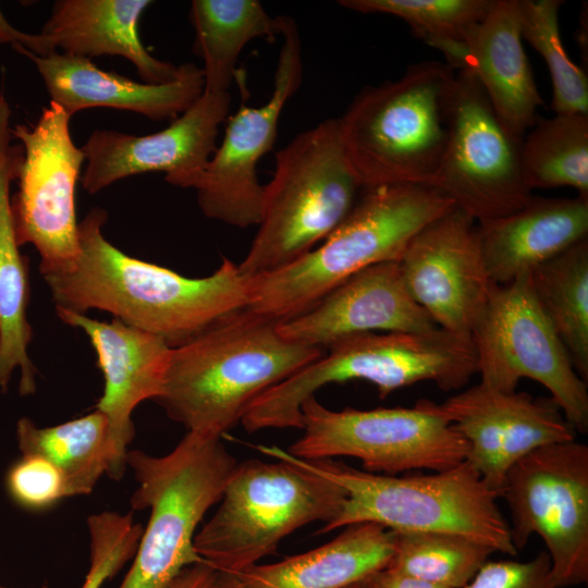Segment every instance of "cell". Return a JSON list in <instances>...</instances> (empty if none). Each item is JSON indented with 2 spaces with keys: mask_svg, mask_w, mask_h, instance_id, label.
Masks as SVG:
<instances>
[{
  "mask_svg": "<svg viewBox=\"0 0 588 588\" xmlns=\"http://www.w3.org/2000/svg\"><path fill=\"white\" fill-rule=\"evenodd\" d=\"M331 541L270 564L235 574L245 588H348L385 569L394 532L376 523L342 528Z\"/></svg>",
  "mask_w": 588,
  "mask_h": 588,
  "instance_id": "cell-25",
  "label": "cell"
},
{
  "mask_svg": "<svg viewBox=\"0 0 588 588\" xmlns=\"http://www.w3.org/2000/svg\"><path fill=\"white\" fill-rule=\"evenodd\" d=\"M16 439L22 454L41 455L61 470L69 497L89 494L109 471V425L98 409L51 427H38L22 417L16 422Z\"/></svg>",
  "mask_w": 588,
  "mask_h": 588,
  "instance_id": "cell-27",
  "label": "cell"
},
{
  "mask_svg": "<svg viewBox=\"0 0 588 588\" xmlns=\"http://www.w3.org/2000/svg\"><path fill=\"white\" fill-rule=\"evenodd\" d=\"M480 383L516 391L522 378L542 384L576 432L588 431L587 382L576 372L534 295L529 272L493 284L470 335Z\"/></svg>",
  "mask_w": 588,
  "mask_h": 588,
  "instance_id": "cell-10",
  "label": "cell"
},
{
  "mask_svg": "<svg viewBox=\"0 0 588 588\" xmlns=\"http://www.w3.org/2000/svg\"><path fill=\"white\" fill-rule=\"evenodd\" d=\"M371 588H448L385 568L369 578Z\"/></svg>",
  "mask_w": 588,
  "mask_h": 588,
  "instance_id": "cell-37",
  "label": "cell"
},
{
  "mask_svg": "<svg viewBox=\"0 0 588 588\" xmlns=\"http://www.w3.org/2000/svg\"><path fill=\"white\" fill-rule=\"evenodd\" d=\"M301 412L303 434L286 450L298 458L351 456L364 470L382 475L441 471L466 460V440L430 400L413 407L332 411L311 396Z\"/></svg>",
  "mask_w": 588,
  "mask_h": 588,
  "instance_id": "cell-9",
  "label": "cell"
},
{
  "mask_svg": "<svg viewBox=\"0 0 588 588\" xmlns=\"http://www.w3.org/2000/svg\"><path fill=\"white\" fill-rule=\"evenodd\" d=\"M455 77L446 63L424 61L356 95L338 120L364 188L433 184L449 139Z\"/></svg>",
  "mask_w": 588,
  "mask_h": 588,
  "instance_id": "cell-5",
  "label": "cell"
},
{
  "mask_svg": "<svg viewBox=\"0 0 588 588\" xmlns=\"http://www.w3.org/2000/svg\"><path fill=\"white\" fill-rule=\"evenodd\" d=\"M71 115L49 102L33 125L10 127L23 156L11 196L15 236L40 256L39 271L60 268L78 255L75 192L85 156L70 133Z\"/></svg>",
  "mask_w": 588,
  "mask_h": 588,
  "instance_id": "cell-13",
  "label": "cell"
},
{
  "mask_svg": "<svg viewBox=\"0 0 588 588\" xmlns=\"http://www.w3.org/2000/svg\"><path fill=\"white\" fill-rule=\"evenodd\" d=\"M236 464L219 437L189 431L166 455L127 452L126 466L138 483L131 506L150 514L119 588H167L183 569L204 562L194 548L197 528Z\"/></svg>",
  "mask_w": 588,
  "mask_h": 588,
  "instance_id": "cell-7",
  "label": "cell"
},
{
  "mask_svg": "<svg viewBox=\"0 0 588 588\" xmlns=\"http://www.w3.org/2000/svg\"><path fill=\"white\" fill-rule=\"evenodd\" d=\"M493 0H341L345 9L380 13L404 21L429 46L462 40L473 25L481 21Z\"/></svg>",
  "mask_w": 588,
  "mask_h": 588,
  "instance_id": "cell-32",
  "label": "cell"
},
{
  "mask_svg": "<svg viewBox=\"0 0 588 588\" xmlns=\"http://www.w3.org/2000/svg\"><path fill=\"white\" fill-rule=\"evenodd\" d=\"M108 215L91 209L78 222V255L40 272L56 308L107 311L123 323L177 346L246 308L249 278L222 258L211 274L188 278L124 254L103 235Z\"/></svg>",
  "mask_w": 588,
  "mask_h": 588,
  "instance_id": "cell-1",
  "label": "cell"
},
{
  "mask_svg": "<svg viewBox=\"0 0 588 588\" xmlns=\"http://www.w3.org/2000/svg\"><path fill=\"white\" fill-rule=\"evenodd\" d=\"M278 322L244 308L172 347L156 402L187 431L221 438L257 396L324 354L284 339Z\"/></svg>",
  "mask_w": 588,
  "mask_h": 588,
  "instance_id": "cell-2",
  "label": "cell"
},
{
  "mask_svg": "<svg viewBox=\"0 0 588 588\" xmlns=\"http://www.w3.org/2000/svg\"><path fill=\"white\" fill-rule=\"evenodd\" d=\"M4 482L13 502L28 511L46 510L69 497L61 470L37 454H22L8 469Z\"/></svg>",
  "mask_w": 588,
  "mask_h": 588,
  "instance_id": "cell-34",
  "label": "cell"
},
{
  "mask_svg": "<svg viewBox=\"0 0 588 588\" xmlns=\"http://www.w3.org/2000/svg\"><path fill=\"white\" fill-rule=\"evenodd\" d=\"M348 588H371L370 587V584H369V579L367 580H364V581H360V583H357Z\"/></svg>",
  "mask_w": 588,
  "mask_h": 588,
  "instance_id": "cell-40",
  "label": "cell"
},
{
  "mask_svg": "<svg viewBox=\"0 0 588 588\" xmlns=\"http://www.w3.org/2000/svg\"><path fill=\"white\" fill-rule=\"evenodd\" d=\"M363 188L347 157L338 118L297 134L275 152L258 231L240 271L253 278L310 252L346 218Z\"/></svg>",
  "mask_w": 588,
  "mask_h": 588,
  "instance_id": "cell-6",
  "label": "cell"
},
{
  "mask_svg": "<svg viewBox=\"0 0 588 588\" xmlns=\"http://www.w3.org/2000/svg\"><path fill=\"white\" fill-rule=\"evenodd\" d=\"M399 265L408 293L434 324L471 339L494 284L477 222L454 206L412 238Z\"/></svg>",
  "mask_w": 588,
  "mask_h": 588,
  "instance_id": "cell-15",
  "label": "cell"
},
{
  "mask_svg": "<svg viewBox=\"0 0 588 588\" xmlns=\"http://www.w3.org/2000/svg\"><path fill=\"white\" fill-rule=\"evenodd\" d=\"M236 464L215 514L194 539L216 572L238 574L273 553L298 528L331 522L346 499L332 480L284 458Z\"/></svg>",
  "mask_w": 588,
  "mask_h": 588,
  "instance_id": "cell-8",
  "label": "cell"
},
{
  "mask_svg": "<svg viewBox=\"0 0 588 588\" xmlns=\"http://www.w3.org/2000/svg\"><path fill=\"white\" fill-rule=\"evenodd\" d=\"M12 47L34 63L50 101L71 117L103 107L136 112L156 121L173 120L204 93L203 70L194 63H183L180 76L172 82L150 84L103 71L87 58L60 51L41 57L20 45Z\"/></svg>",
  "mask_w": 588,
  "mask_h": 588,
  "instance_id": "cell-20",
  "label": "cell"
},
{
  "mask_svg": "<svg viewBox=\"0 0 588 588\" xmlns=\"http://www.w3.org/2000/svg\"><path fill=\"white\" fill-rule=\"evenodd\" d=\"M518 551L530 536L544 542L556 588L588 581V445L575 440L541 446L507 471L500 493Z\"/></svg>",
  "mask_w": 588,
  "mask_h": 588,
  "instance_id": "cell-11",
  "label": "cell"
},
{
  "mask_svg": "<svg viewBox=\"0 0 588 588\" xmlns=\"http://www.w3.org/2000/svg\"><path fill=\"white\" fill-rule=\"evenodd\" d=\"M0 588H7V587H3V586L0 585ZM42 588H47V587L45 586V587H42Z\"/></svg>",
  "mask_w": 588,
  "mask_h": 588,
  "instance_id": "cell-41",
  "label": "cell"
},
{
  "mask_svg": "<svg viewBox=\"0 0 588 588\" xmlns=\"http://www.w3.org/2000/svg\"><path fill=\"white\" fill-rule=\"evenodd\" d=\"M230 103V93L204 91L160 132L139 136L95 130L81 147L86 161L83 187L96 194L132 175L163 172L168 183L194 188L217 148Z\"/></svg>",
  "mask_w": 588,
  "mask_h": 588,
  "instance_id": "cell-16",
  "label": "cell"
},
{
  "mask_svg": "<svg viewBox=\"0 0 588 588\" xmlns=\"http://www.w3.org/2000/svg\"><path fill=\"white\" fill-rule=\"evenodd\" d=\"M491 281L504 285L588 238V198L531 196L518 210L477 222Z\"/></svg>",
  "mask_w": 588,
  "mask_h": 588,
  "instance_id": "cell-21",
  "label": "cell"
},
{
  "mask_svg": "<svg viewBox=\"0 0 588 588\" xmlns=\"http://www.w3.org/2000/svg\"><path fill=\"white\" fill-rule=\"evenodd\" d=\"M56 310L64 323L84 331L95 350L105 378L96 409L109 425L111 463L107 475L120 480L135 434L132 414L142 402L160 395L172 347L163 339L114 318L106 322L82 313Z\"/></svg>",
  "mask_w": 588,
  "mask_h": 588,
  "instance_id": "cell-18",
  "label": "cell"
},
{
  "mask_svg": "<svg viewBox=\"0 0 588 588\" xmlns=\"http://www.w3.org/2000/svg\"><path fill=\"white\" fill-rule=\"evenodd\" d=\"M437 408L466 440L465 461L499 497L509 469L517 461L541 446L577 436L551 399L502 392L480 382L437 404Z\"/></svg>",
  "mask_w": 588,
  "mask_h": 588,
  "instance_id": "cell-17",
  "label": "cell"
},
{
  "mask_svg": "<svg viewBox=\"0 0 588 588\" xmlns=\"http://www.w3.org/2000/svg\"><path fill=\"white\" fill-rule=\"evenodd\" d=\"M455 205L426 184L365 187L341 224L297 260L249 278V309L283 321L317 304L351 275L399 261L412 238Z\"/></svg>",
  "mask_w": 588,
  "mask_h": 588,
  "instance_id": "cell-3",
  "label": "cell"
},
{
  "mask_svg": "<svg viewBox=\"0 0 588 588\" xmlns=\"http://www.w3.org/2000/svg\"><path fill=\"white\" fill-rule=\"evenodd\" d=\"M10 108L0 95V390L5 392L13 372L20 370L19 392L36 391V368L28 355L33 338L27 319L28 260L17 243L11 211L10 186L16 180L23 150L11 145Z\"/></svg>",
  "mask_w": 588,
  "mask_h": 588,
  "instance_id": "cell-24",
  "label": "cell"
},
{
  "mask_svg": "<svg viewBox=\"0 0 588 588\" xmlns=\"http://www.w3.org/2000/svg\"><path fill=\"white\" fill-rule=\"evenodd\" d=\"M271 457H284L332 480L346 493L339 514L323 524L327 534L359 523H376L395 532H443L466 537L494 552L516 555L499 494L463 461L433 474L382 475L332 460H303L286 450L258 445Z\"/></svg>",
  "mask_w": 588,
  "mask_h": 588,
  "instance_id": "cell-4",
  "label": "cell"
},
{
  "mask_svg": "<svg viewBox=\"0 0 588 588\" xmlns=\"http://www.w3.org/2000/svg\"><path fill=\"white\" fill-rule=\"evenodd\" d=\"M525 135L520 167L526 186H567L588 198V115L537 118Z\"/></svg>",
  "mask_w": 588,
  "mask_h": 588,
  "instance_id": "cell-29",
  "label": "cell"
},
{
  "mask_svg": "<svg viewBox=\"0 0 588 588\" xmlns=\"http://www.w3.org/2000/svg\"><path fill=\"white\" fill-rule=\"evenodd\" d=\"M189 20L193 50L204 62L206 93H229L244 47L281 34L280 16H270L257 0H193Z\"/></svg>",
  "mask_w": 588,
  "mask_h": 588,
  "instance_id": "cell-26",
  "label": "cell"
},
{
  "mask_svg": "<svg viewBox=\"0 0 588 588\" xmlns=\"http://www.w3.org/2000/svg\"><path fill=\"white\" fill-rule=\"evenodd\" d=\"M464 588H556L546 550L526 562L488 560Z\"/></svg>",
  "mask_w": 588,
  "mask_h": 588,
  "instance_id": "cell-35",
  "label": "cell"
},
{
  "mask_svg": "<svg viewBox=\"0 0 588 588\" xmlns=\"http://www.w3.org/2000/svg\"><path fill=\"white\" fill-rule=\"evenodd\" d=\"M0 44L20 45L36 56H45L39 34H29L15 28L0 10Z\"/></svg>",
  "mask_w": 588,
  "mask_h": 588,
  "instance_id": "cell-36",
  "label": "cell"
},
{
  "mask_svg": "<svg viewBox=\"0 0 588 588\" xmlns=\"http://www.w3.org/2000/svg\"><path fill=\"white\" fill-rule=\"evenodd\" d=\"M216 571L205 562L183 569L167 588H209Z\"/></svg>",
  "mask_w": 588,
  "mask_h": 588,
  "instance_id": "cell-38",
  "label": "cell"
},
{
  "mask_svg": "<svg viewBox=\"0 0 588 588\" xmlns=\"http://www.w3.org/2000/svg\"><path fill=\"white\" fill-rule=\"evenodd\" d=\"M149 0H58L38 33L45 56L63 53L90 59L119 56L128 60L146 83L166 84L177 78L182 64L155 58L139 37L140 17Z\"/></svg>",
  "mask_w": 588,
  "mask_h": 588,
  "instance_id": "cell-22",
  "label": "cell"
},
{
  "mask_svg": "<svg viewBox=\"0 0 588 588\" xmlns=\"http://www.w3.org/2000/svg\"><path fill=\"white\" fill-rule=\"evenodd\" d=\"M393 532L394 552L387 568L448 588H464L494 553L457 535Z\"/></svg>",
  "mask_w": 588,
  "mask_h": 588,
  "instance_id": "cell-30",
  "label": "cell"
},
{
  "mask_svg": "<svg viewBox=\"0 0 588 588\" xmlns=\"http://www.w3.org/2000/svg\"><path fill=\"white\" fill-rule=\"evenodd\" d=\"M466 65L502 123L524 138L542 105L523 47L519 0H493L465 34Z\"/></svg>",
  "mask_w": 588,
  "mask_h": 588,
  "instance_id": "cell-23",
  "label": "cell"
},
{
  "mask_svg": "<svg viewBox=\"0 0 588 588\" xmlns=\"http://www.w3.org/2000/svg\"><path fill=\"white\" fill-rule=\"evenodd\" d=\"M209 588H245V587L235 575L216 572Z\"/></svg>",
  "mask_w": 588,
  "mask_h": 588,
  "instance_id": "cell-39",
  "label": "cell"
},
{
  "mask_svg": "<svg viewBox=\"0 0 588 588\" xmlns=\"http://www.w3.org/2000/svg\"><path fill=\"white\" fill-rule=\"evenodd\" d=\"M522 143L499 119L475 75L458 71L449 139L432 185L476 222L512 213L532 196L523 179Z\"/></svg>",
  "mask_w": 588,
  "mask_h": 588,
  "instance_id": "cell-12",
  "label": "cell"
},
{
  "mask_svg": "<svg viewBox=\"0 0 588 588\" xmlns=\"http://www.w3.org/2000/svg\"><path fill=\"white\" fill-rule=\"evenodd\" d=\"M282 45L273 76V88L260 107L241 105L229 118L223 139L196 182L203 213L232 226L258 225L265 185L257 164L272 149L286 102L303 78L302 42L295 21L280 15Z\"/></svg>",
  "mask_w": 588,
  "mask_h": 588,
  "instance_id": "cell-14",
  "label": "cell"
},
{
  "mask_svg": "<svg viewBox=\"0 0 588 588\" xmlns=\"http://www.w3.org/2000/svg\"><path fill=\"white\" fill-rule=\"evenodd\" d=\"M561 0H519L522 36L544 60L555 114L588 115L586 72L568 58L559 27Z\"/></svg>",
  "mask_w": 588,
  "mask_h": 588,
  "instance_id": "cell-31",
  "label": "cell"
},
{
  "mask_svg": "<svg viewBox=\"0 0 588 588\" xmlns=\"http://www.w3.org/2000/svg\"><path fill=\"white\" fill-rule=\"evenodd\" d=\"M534 295L588 381V238L529 271Z\"/></svg>",
  "mask_w": 588,
  "mask_h": 588,
  "instance_id": "cell-28",
  "label": "cell"
},
{
  "mask_svg": "<svg viewBox=\"0 0 588 588\" xmlns=\"http://www.w3.org/2000/svg\"><path fill=\"white\" fill-rule=\"evenodd\" d=\"M89 567L81 588H101L133 559L143 526L131 513L105 511L87 518Z\"/></svg>",
  "mask_w": 588,
  "mask_h": 588,
  "instance_id": "cell-33",
  "label": "cell"
},
{
  "mask_svg": "<svg viewBox=\"0 0 588 588\" xmlns=\"http://www.w3.org/2000/svg\"><path fill=\"white\" fill-rule=\"evenodd\" d=\"M434 328L408 293L399 261L377 264L351 275L308 310L278 322L284 339L323 350L359 334Z\"/></svg>",
  "mask_w": 588,
  "mask_h": 588,
  "instance_id": "cell-19",
  "label": "cell"
}]
</instances>
